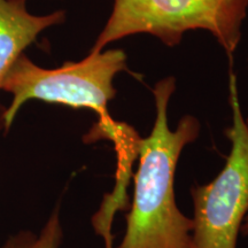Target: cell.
Wrapping results in <instances>:
<instances>
[{
    "instance_id": "1",
    "label": "cell",
    "mask_w": 248,
    "mask_h": 248,
    "mask_svg": "<svg viewBox=\"0 0 248 248\" xmlns=\"http://www.w3.org/2000/svg\"><path fill=\"white\" fill-rule=\"evenodd\" d=\"M175 90L171 76L156 82L153 129L146 138H135L139 164L125 234L117 248H193V221L177 207L173 181L182 152L198 138L200 123L186 115L170 129L168 108Z\"/></svg>"
},
{
    "instance_id": "2",
    "label": "cell",
    "mask_w": 248,
    "mask_h": 248,
    "mask_svg": "<svg viewBox=\"0 0 248 248\" xmlns=\"http://www.w3.org/2000/svg\"><path fill=\"white\" fill-rule=\"evenodd\" d=\"M248 0H114L111 13L91 51H104L129 36L150 35L169 47L186 32L207 31L229 58L237 49Z\"/></svg>"
},
{
    "instance_id": "3",
    "label": "cell",
    "mask_w": 248,
    "mask_h": 248,
    "mask_svg": "<svg viewBox=\"0 0 248 248\" xmlns=\"http://www.w3.org/2000/svg\"><path fill=\"white\" fill-rule=\"evenodd\" d=\"M124 70L126 54L120 48L90 52L83 60L64 62L54 69L38 66L23 53L0 88L12 94L4 113V130L11 129L21 108L31 100L88 108L99 114L101 123L108 122V102L116 95L114 79Z\"/></svg>"
},
{
    "instance_id": "4",
    "label": "cell",
    "mask_w": 248,
    "mask_h": 248,
    "mask_svg": "<svg viewBox=\"0 0 248 248\" xmlns=\"http://www.w3.org/2000/svg\"><path fill=\"white\" fill-rule=\"evenodd\" d=\"M232 124L225 135L231 150L223 169L206 185H194L193 248H237L248 213V125L238 93L237 76L229 75Z\"/></svg>"
},
{
    "instance_id": "5",
    "label": "cell",
    "mask_w": 248,
    "mask_h": 248,
    "mask_svg": "<svg viewBox=\"0 0 248 248\" xmlns=\"http://www.w3.org/2000/svg\"><path fill=\"white\" fill-rule=\"evenodd\" d=\"M64 20L63 11L35 15L28 11L26 2L0 0V88L14 62L40 33ZM5 109L0 105V132L4 130Z\"/></svg>"
},
{
    "instance_id": "6",
    "label": "cell",
    "mask_w": 248,
    "mask_h": 248,
    "mask_svg": "<svg viewBox=\"0 0 248 248\" xmlns=\"http://www.w3.org/2000/svg\"><path fill=\"white\" fill-rule=\"evenodd\" d=\"M63 241V229L60 212L57 207L47 218L39 233L31 230H20L11 234L0 248H60Z\"/></svg>"
},
{
    "instance_id": "7",
    "label": "cell",
    "mask_w": 248,
    "mask_h": 248,
    "mask_svg": "<svg viewBox=\"0 0 248 248\" xmlns=\"http://www.w3.org/2000/svg\"><path fill=\"white\" fill-rule=\"evenodd\" d=\"M241 233H243V235H248V213L246 215V218H245L244 221L243 228H241Z\"/></svg>"
},
{
    "instance_id": "8",
    "label": "cell",
    "mask_w": 248,
    "mask_h": 248,
    "mask_svg": "<svg viewBox=\"0 0 248 248\" xmlns=\"http://www.w3.org/2000/svg\"><path fill=\"white\" fill-rule=\"evenodd\" d=\"M12 1H18V2H26V4H27V1H28V0H12Z\"/></svg>"
},
{
    "instance_id": "9",
    "label": "cell",
    "mask_w": 248,
    "mask_h": 248,
    "mask_svg": "<svg viewBox=\"0 0 248 248\" xmlns=\"http://www.w3.org/2000/svg\"><path fill=\"white\" fill-rule=\"evenodd\" d=\"M245 119H246V123H247V125H248V116L245 117Z\"/></svg>"
}]
</instances>
